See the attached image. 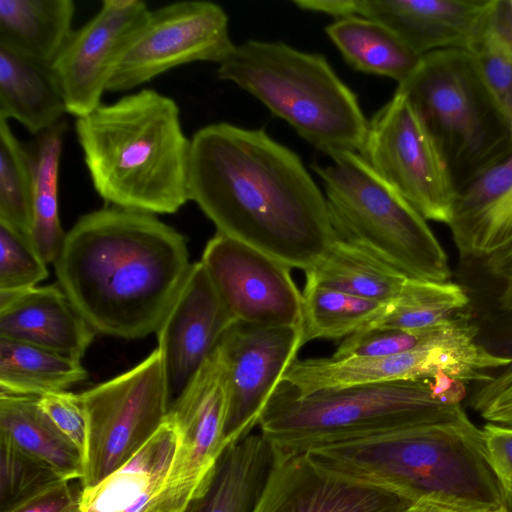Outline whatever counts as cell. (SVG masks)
Returning a JSON list of instances; mask_svg holds the SVG:
<instances>
[{
	"label": "cell",
	"mask_w": 512,
	"mask_h": 512,
	"mask_svg": "<svg viewBox=\"0 0 512 512\" xmlns=\"http://www.w3.org/2000/svg\"><path fill=\"white\" fill-rule=\"evenodd\" d=\"M430 383L435 398L445 404L458 405L466 397L465 383L446 374L435 376Z\"/></svg>",
	"instance_id": "cell-43"
},
{
	"label": "cell",
	"mask_w": 512,
	"mask_h": 512,
	"mask_svg": "<svg viewBox=\"0 0 512 512\" xmlns=\"http://www.w3.org/2000/svg\"><path fill=\"white\" fill-rule=\"evenodd\" d=\"M200 261L236 321L301 326L302 293L289 265L219 232Z\"/></svg>",
	"instance_id": "cell-13"
},
{
	"label": "cell",
	"mask_w": 512,
	"mask_h": 512,
	"mask_svg": "<svg viewBox=\"0 0 512 512\" xmlns=\"http://www.w3.org/2000/svg\"><path fill=\"white\" fill-rule=\"evenodd\" d=\"M499 512H512V511H507V510H505V511H499Z\"/></svg>",
	"instance_id": "cell-48"
},
{
	"label": "cell",
	"mask_w": 512,
	"mask_h": 512,
	"mask_svg": "<svg viewBox=\"0 0 512 512\" xmlns=\"http://www.w3.org/2000/svg\"><path fill=\"white\" fill-rule=\"evenodd\" d=\"M149 14L142 0H104L99 11L73 31L51 66L67 113L80 118L101 105L117 65Z\"/></svg>",
	"instance_id": "cell-14"
},
{
	"label": "cell",
	"mask_w": 512,
	"mask_h": 512,
	"mask_svg": "<svg viewBox=\"0 0 512 512\" xmlns=\"http://www.w3.org/2000/svg\"><path fill=\"white\" fill-rule=\"evenodd\" d=\"M488 28L512 53V0H492Z\"/></svg>",
	"instance_id": "cell-41"
},
{
	"label": "cell",
	"mask_w": 512,
	"mask_h": 512,
	"mask_svg": "<svg viewBox=\"0 0 512 512\" xmlns=\"http://www.w3.org/2000/svg\"><path fill=\"white\" fill-rule=\"evenodd\" d=\"M48 275L47 263L31 241L0 223V292L36 287Z\"/></svg>",
	"instance_id": "cell-37"
},
{
	"label": "cell",
	"mask_w": 512,
	"mask_h": 512,
	"mask_svg": "<svg viewBox=\"0 0 512 512\" xmlns=\"http://www.w3.org/2000/svg\"><path fill=\"white\" fill-rule=\"evenodd\" d=\"M81 488L70 480H58L13 507L8 512H80Z\"/></svg>",
	"instance_id": "cell-40"
},
{
	"label": "cell",
	"mask_w": 512,
	"mask_h": 512,
	"mask_svg": "<svg viewBox=\"0 0 512 512\" xmlns=\"http://www.w3.org/2000/svg\"><path fill=\"white\" fill-rule=\"evenodd\" d=\"M314 164L336 236L354 243L408 278L446 282L448 256L427 220L356 152Z\"/></svg>",
	"instance_id": "cell-7"
},
{
	"label": "cell",
	"mask_w": 512,
	"mask_h": 512,
	"mask_svg": "<svg viewBox=\"0 0 512 512\" xmlns=\"http://www.w3.org/2000/svg\"><path fill=\"white\" fill-rule=\"evenodd\" d=\"M39 404L59 430L77 447L85 463L89 426L80 395L68 391L50 393L41 396Z\"/></svg>",
	"instance_id": "cell-38"
},
{
	"label": "cell",
	"mask_w": 512,
	"mask_h": 512,
	"mask_svg": "<svg viewBox=\"0 0 512 512\" xmlns=\"http://www.w3.org/2000/svg\"><path fill=\"white\" fill-rule=\"evenodd\" d=\"M72 0H0V47L52 66L73 33Z\"/></svg>",
	"instance_id": "cell-25"
},
{
	"label": "cell",
	"mask_w": 512,
	"mask_h": 512,
	"mask_svg": "<svg viewBox=\"0 0 512 512\" xmlns=\"http://www.w3.org/2000/svg\"><path fill=\"white\" fill-rule=\"evenodd\" d=\"M486 260L487 268L492 275L505 281L512 280V247L492 255Z\"/></svg>",
	"instance_id": "cell-45"
},
{
	"label": "cell",
	"mask_w": 512,
	"mask_h": 512,
	"mask_svg": "<svg viewBox=\"0 0 512 512\" xmlns=\"http://www.w3.org/2000/svg\"><path fill=\"white\" fill-rule=\"evenodd\" d=\"M405 512H477L432 500L414 502Z\"/></svg>",
	"instance_id": "cell-47"
},
{
	"label": "cell",
	"mask_w": 512,
	"mask_h": 512,
	"mask_svg": "<svg viewBox=\"0 0 512 512\" xmlns=\"http://www.w3.org/2000/svg\"><path fill=\"white\" fill-rule=\"evenodd\" d=\"M388 304L305 281L302 292V344L317 339L346 338L368 329Z\"/></svg>",
	"instance_id": "cell-31"
},
{
	"label": "cell",
	"mask_w": 512,
	"mask_h": 512,
	"mask_svg": "<svg viewBox=\"0 0 512 512\" xmlns=\"http://www.w3.org/2000/svg\"><path fill=\"white\" fill-rule=\"evenodd\" d=\"M452 320L421 330L368 328L344 338L331 358L394 356L408 353L436 341L444 334Z\"/></svg>",
	"instance_id": "cell-35"
},
{
	"label": "cell",
	"mask_w": 512,
	"mask_h": 512,
	"mask_svg": "<svg viewBox=\"0 0 512 512\" xmlns=\"http://www.w3.org/2000/svg\"><path fill=\"white\" fill-rule=\"evenodd\" d=\"M177 445L176 427L167 417L125 464L82 489L80 512H148L164 488Z\"/></svg>",
	"instance_id": "cell-22"
},
{
	"label": "cell",
	"mask_w": 512,
	"mask_h": 512,
	"mask_svg": "<svg viewBox=\"0 0 512 512\" xmlns=\"http://www.w3.org/2000/svg\"><path fill=\"white\" fill-rule=\"evenodd\" d=\"M481 438L489 466L512 506V427L487 422Z\"/></svg>",
	"instance_id": "cell-39"
},
{
	"label": "cell",
	"mask_w": 512,
	"mask_h": 512,
	"mask_svg": "<svg viewBox=\"0 0 512 512\" xmlns=\"http://www.w3.org/2000/svg\"><path fill=\"white\" fill-rule=\"evenodd\" d=\"M325 32L355 70L389 77L398 85L415 72L422 59L387 27L365 17L337 19Z\"/></svg>",
	"instance_id": "cell-28"
},
{
	"label": "cell",
	"mask_w": 512,
	"mask_h": 512,
	"mask_svg": "<svg viewBox=\"0 0 512 512\" xmlns=\"http://www.w3.org/2000/svg\"><path fill=\"white\" fill-rule=\"evenodd\" d=\"M273 454L258 428L231 442L205 491L184 512H252Z\"/></svg>",
	"instance_id": "cell-23"
},
{
	"label": "cell",
	"mask_w": 512,
	"mask_h": 512,
	"mask_svg": "<svg viewBox=\"0 0 512 512\" xmlns=\"http://www.w3.org/2000/svg\"><path fill=\"white\" fill-rule=\"evenodd\" d=\"M224 9L209 1H181L150 10L116 67L107 91L138 87L180 65L222 63L234 50Z\"/></svg>",
	"instance_id": "cell-12"
},
{
	"label": "cell",
	"mask_w": 512,
	"mask_h": 512,
	"mask_svg": "<svg viewBox=\"0 0 512 512\" xmlns=\"http://www.w3.org/2000/svg\"><path fill=\"white\" fill-rule=\"evenodd\" d=\"M509 402H512V378L496 385L480 384L469 399L471 408L480 414L491 406Z\"/></svg>",
	"instance_id": "cell-42"
},
{
	"label": "cell",
	"mask_w": 512,
	"mask_h": 512,
	"mask_svg": "<svg viewBox=\"0 0 512 512\" xmlns=\"http://www.w3.org/2000/svg\"><path fill=\"white\" fill-rule=\"evenodd\" d=\"M67 127L63 119L28 145L33 171L31 243L47 264L55 262L66 236L59 217L58 178Z\"/></svg>",
	"instance_id": "cell-29"
},
{
	"label": "cell",
	"mask_w": 512,
	"mask_h": 512,
	"mask_svg": "<svg viewBox=\"0 0 512 512\" xmlns=\"http://www.w3.org/2000/svg\"><path fill=\"white\" fill-rule=\"evenodd\" d=\"M235 322L204 264L192 263L156 331L169 409Z\"/></svg>",
	"instance_id": "cell-17"
},
{
	"label": "cell",
	"mask_w": 512,
	"mask_h": 512,
	"mask_svg": "<svg viewBox=\"0 0 512 512\" xmlns=\"http://www.w3.org/2000/svg\"><path fill=\"white\" fill-rule=\"evenodd\" d=\"M86 377L81 360L0 338V393L40 398L66 391Z\"/></svg>",
	"instance_id": "cell-30"
},
{
	"label": "cell",
	"mask_w": 512,
	"mask_h": 512,
	"mask_svg": "<svg viewBox=\"0 0 512 512\" xmlns=\"http://www.w3.org/2000/svg\"><path fill=\"white\" fill-rule=\"evenodd\" d=\"M217 75L256 97L327 155L361 152L369 122L324 56L283 42L248 40L219 64Z\"/></svg>",
	"instance_id": "cell-6"
},
{
	"label": "cell",
	"mask_w": 512,
	"mask_h": 512,
	"mask_svg": "<svg viewBox=\"0 0 512 512\" xmlns=\"http://www.w3.org/2000/svg\"><path fill=\"white\" fill-rule=\"evenodd\" d=\"M303 10L321 12L337 19L354 16V0H295Z\"/></svg>",
	"instance_id": "cell-44"
},
{
	"label": "cell",
	"mask_w": 512,
	"mask_h": 512,
	"mask_svg": "<svg viewBox=\"0 0 512 512\" xmlns=\"http://www.w3.org/2000/svg\"><path fill=\"white\" fill-rule=\"evenodd\" d=\"M53 264L94 331L124 339L156 333L191 266L176 229L154 214L115 206L82 215Z\"/></svg>",
	"instance_id": "cell-2"
},
{
	"label": "cell",
	"mask_w": 512,
	"mask_h": 512,
	"mask_svg": "<svg viewBox=\"0 0 512 512\" xmlns=\"http://www.w3.org/2000/svg\"><path fill=\"white\" fill-rule=\"evenodd\" d=\"M469 303L467 292L457 283L408 278L399 295L369 328H431L464 313Z\"/></svg>",
	"instance_id": "cell-32"
},
{
	"label": "cell",
	"mask_w": 512,
	"mask_h": 512,
	"mask_svg": "<svg viewBox=\"0 0 512 512\" xmlns=\"http://www.w3.org/2000/svg\"><path fill=\"white\" fill-rule=\"evenodd\" d=\"M79 395L89 426L81 486L89 488L125 464L166 421L169 403L160 350Z\"/></svg>",
	"instance_id": "cell-9"
},
{
	"label": "cell",
	"mask_w": 512,
	"mask_h": 512,
	"mask_svg": "<svg viewBox=\"0 0 512 512\" xmlns=\"http://www.w3.org/2000/svg\"><path fill=\"white\" fill-rule=\"evenodd\" d=\"M487 422L512 427V402L487 408L481 414Z\"/></svg>",
	"instance_id": "cell-46"
},
{
	"label": "cell",
	"mask_w": 512,
	"mask_h": 512,
	"mask_svg": "<svg viewBox=\"0 0 512 512\" xmlns=\"http://www.w3.org/2000/svg\"><path fill=\"white\" fill-rule=\"evenodd\" d=\"M33 171L28 145L0 118V223L31 241Z\"/></svg>",
	"instance_id": "cell-33"
},
{
	"label": "cell",
	"mask_w": 512,
	"mask_h": 512,
	"mask_svg": "<svg viewBox=\"0 0 512 512\" xmlns=\"http://www.w3.org/2000/svg\"><path fill=\"white\" fill-rule=\"evenodd\" d=\"M460 366L457 349L448 339L440 337L420 349L394 356L297 358L282 381L300 393H310L351 385L432 379L439 374L453 377Z\"/></svg>",
	"instance_id": "cell-19"
},
{
	"label": "cell",
	"mask_w": 512,
	"mask_h": 512,
	"mask_svg": "<svg viewBox=\"0 0 512 512\" xmlns=\"http://www.w3.org/2000/svg\"><path fill=\"white\" fill-rule=\"evenodd\" d=\"M61 479L50 466L0 434V512H8Z\"/></svg>",
	"instance_id": "cell-34"
},
{
	"label": "cell",
	"mask_w": 512,
	"mask_h": 512,
	"mask_svg": "<svg viewBox=\"0 0 512 512\" xmlns=\"http://www.w3.org/2000/svg\"><path fill=\"white\" fill-rule=\"evenodd\" d=\"M426 220L450 223L459 191L424 121L399 92L372 118L359 153Z\"/></svg>",
	"instance_id": "cell-10"
},
{
	"label": "cell",
	"mask_w": 512,
	"mask_h": 512,
	"mask_svg": "<svg viewBox=\"0 0 512 512\" xmlns=\"http://www.w3.org/2000/svg\"><path fill=\"white\" fill-rule=\"evenodd\" d=\"M476 73L512 129V53L488 28L467 50Z\"/></svg>",
	"instance_id": "cell-36"
},
{
	"label": "cell",
	"mask_w": 512,
	"mask_h": 512,
	"mask_svg": "<svg viewBox=\"0 0 512 512\" xmlns=\"http://www.w3.org/2000/svg\"><path fill=\"white\" fill-rule=\"evenodd\" d=\"M335 473L392 489L413 502L432 500L477 511H511L485 457L481 428L465 414L307 451Z\"/></svg>",
	"instance_id": "cell-4"
},
{
	"label": "cell",
	"mask_w": 512,
	"mask_h": 512,
	"mask_svg": "<svg viewBox=\"0 0 512 512\" xmlns=\"http://www.w3.org/2000/svg\"><path fill=\"white\" fill-rule=\"evenodd\" d=\"M461 404L435 398L430 379L398 380L300 393L281 381L258 429L275 449L307 452L388 431L458 419Z\"/></svg>",
	"instance_id": "cell-5"
},
{
	"label": "cell",
	"mask_w": 512,
	"mask_h": 512,
	"mask_svg": "<svg viewBox=\"0 0 512 512\" xmlns=\"http://www.w3.org/2000/svg\"><path fill=\"white\" fill-rule=\"evenodd\" d=\"M75 131L92 185L108 204L155 215L190 200L191 140L172 98L141 89L77 118Z\"/></svg>",
	"instance_id": "cell-3"
},
{
	"label": "cell",
	"mask_w": 512,
	"mask_h": 512,
	"mask_svg": "<svg viewBox=\"0 0 512 512\" xmlns=\"http://www.w3.org/2000/svg\"><path fill=\"white\" fill-rule=\"evenodd\" d=\"M396 92L406 97L438 143L458 191L512 152V129L463 49L422 56Z\"/></svg>",
	"instance_id": "cell-8"
},
{
	"label": "cell",
	"mask_w": 512,
	"mask_h": 512,
	"mask_svg": "<svg viewBox=\"0 0 512 512\" xmlns=\"http://www.w3.org/2000/svg\"><path fill=\"white\" fill-rule=\"evenodd\" d=\"M492 0H355L354 15L392 31L420 56L468 50L485 31Z\"/></svg>",
	"instance_id": "cell-18"
},
{
	"label": "cell",
	"mask_w": 512,
	"mask_h": 512,
	"mask_svg": "<svg viewBox=\"0 0 512 512\" xmlns=\"http://www.w3.org/2000/svg\"><path fill=\"white\" fill-rule=\"evenodd\" d=\"M227 410L226 369L219 345L169 409L168 418L178 433L177 450L164 488L148 512H184L205 491L229 445Z\"/></svg>",
	"instance_id": "cell-11"
},
{
	"label": "cell",
	"mask_w": 512,
	"mask_h": 512,
	"mask_svg": "<svg viewBox=\"0 0 512 512\" xmlns=\"http://www.w3.org/2000/svg\"><path fill=\"white\" fill-rule=\"evenodd\" d=\"M273 452L252 512H405L414 503L392 489L328 470L307 452Z\"/></svg>",
	"instance_id": "cell-16"
},
{
	"label": "cell",
	"mask_w": 512,
	"mask_h": 512,
	"mask_svg": "<svg viewBox=\"0 0 512 512\" xmlns=\"http://www.w3.org/2000/svg\"><path fill=\"white\" fill-rule=\"evenodd\" d=\"M305 275L307 282L385 304L399 295L408 279L366 249L339 237Z\"/></svg>",
	"instance_id": "cell-27"
},
{
	"label": "cell",
	"mask_w": 512,
	"mask_h": 512,
	"mask_svg": "<svg viewBox=\"0 0 512 512\" xmlns=\"http://www.w3.org/2000/svg\"><path fill=\"white\" fill-rule=\"evenodd\" d=\"M67 113L51 66L0 47V118L15 119L38 135Z\"/></svg>",
	"instance_id": "cell-24"
},
{
	"label": "cell",
	"mask_w": 512,
	"mask_h": 512,
	"mask_svg": "<svg viewBox=\"0 0 512 512\" xmlns=\"http://www.w3.org/2000/svg\"><path fill=\"white\" fill-rule=\"evenodd\" d=\"M302 346L301 326L236 321L229 328L220 344L228 392V444L257 427L266 403Z\"/></svg>",
	"instance_id": "cell-15"
},
{
	"label": "cell",
	"mask_w": 512,
	"mask_h": 512,
	"mask_svg": "<svg viewBox=\"0 0 512 512\" xmlns=\"http://www.w3.org/2000/svg\"><path fill=\"white\" fill-rule=\"evenodd\" d=\"M0 434L61 478L83 480L81 453L43 411L39 397L0 393Z\"/></svg>",
	"instance_id": "cell-26"
},
{
	"label": "cell",
	"mask_w": 512,
	"mask_h": 512,
	"mask_svg": "<svg viewBox=\"0 0 512 512\" xmlns=\"http://www.w3.org/2000/svg\"><path fill=\"white\" fill-rule=\"evenodd\" d=\"M448 227L462 259L512 247V152L459 192Z\"/></svg>",
	"instance_id": "cell-21"
},
{
	"label": "cell",
	"mask_w": 512,
	"mask_h": 512,
	"mask_svg": "<svg viewBox=\"0 0 512 512\" xmlns=\"http://www.w3.org/2000/svg\"><path fill=\"white\" fill-rule=\"evenodd\" d=\"M96 334L60 286L0 292V338L81 360Z\"/></svg>",
	"instance_id": "cell-20"
},
{
	"label": "cell",
	"mask_w": 512,
	"mask_h": 512,
	"mask_svg": "<svg viewBox=\"0 0 512 512\" xmlns=\"http://www.w3.org/2000/svg\"><path fill=\"white\" fill-rule=\"evenodd\" d=\"M189 196L217 232L304 272L337 237L299 156L263 129L219 122L191 139Z\"/></svg>",
	"instance_id": "cell-1"
}]
</instances>
